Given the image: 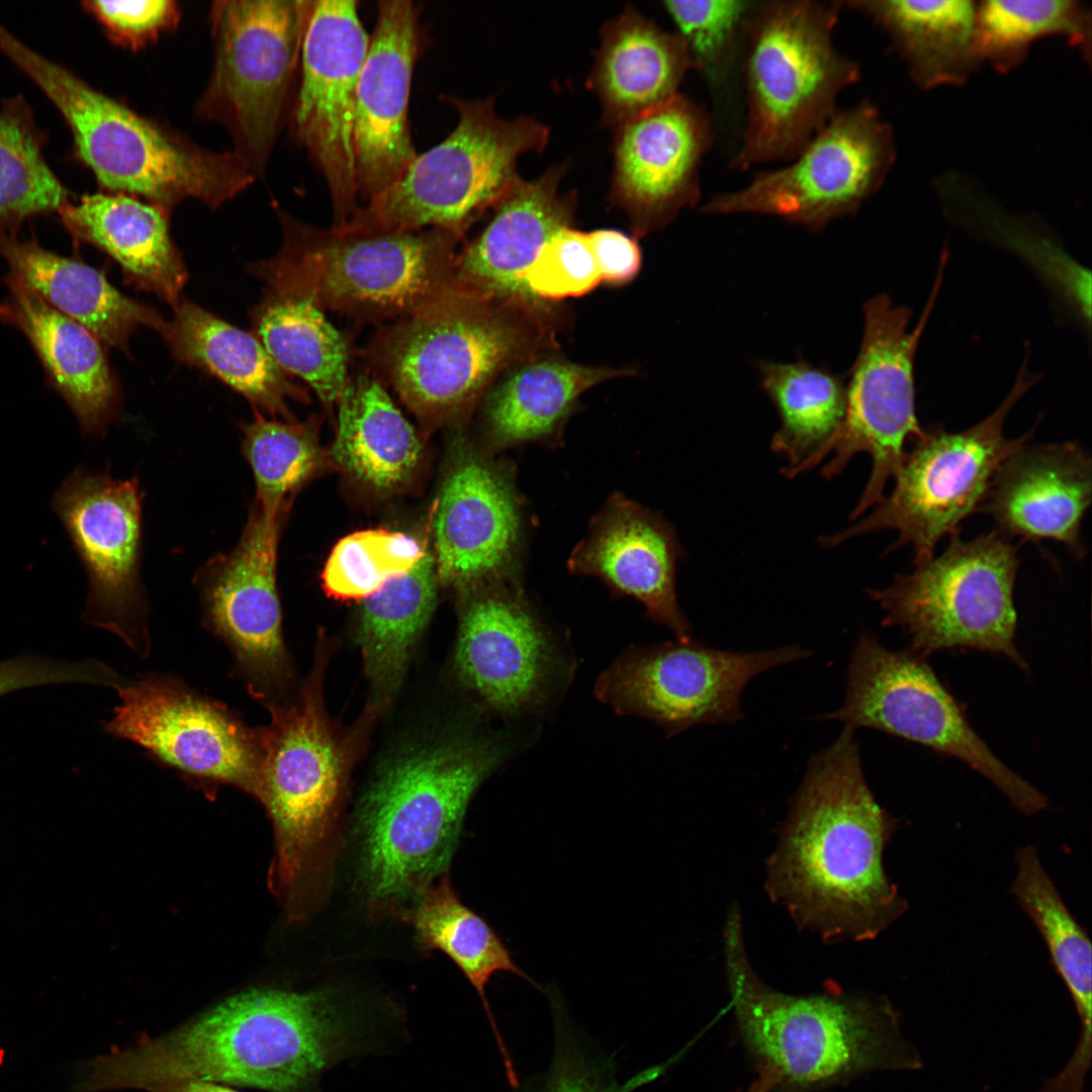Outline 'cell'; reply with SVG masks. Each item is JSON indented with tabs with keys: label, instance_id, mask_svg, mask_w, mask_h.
Here are the masks:
<instances>
[{
	"label": "cell",
	"instance_id": "cell-22",
	"mask_svg": "<svg viewBox=\"0 0 1092 1092\" xmlns=\"http://www.w3.org/2000/svg\"><path fill=\"white\" fill-rule=\"evenodd\" d=\"M714 141L706 108L680 93L616 127L610 197L637 236L697 204L701 166Z\"/></svg>",
	"mask_w": 1092,
	"mask_h": 1092
},
{
	"label": "cell",
	"instance_id": "cell-47",
	"mask_svg": "<svg viewBox=\"0 0 1092 1092\" xmlns=\"http://www.w3.org/2000/svg\"><path fill=\"white\" fill-rule=\"evenodd\" d=\"M530 293L548 302L583 295L601 282L588 233L566 226L541 248L523 276Z\"/></svg>",
	"mask_w": 1092,
	"mask_h": 1092
},
{
	"label": "cell",
	"instance_id": "cell-25",
	"mask_svg": "<svg viewBox=\"0 0 1092 1092\" xmlns=\"http://www.w3.org/2000/svg\"><path fill=\"white\" fill-rule=\"evenodd\" d=\"M565 166H553L541 177L521 179L493 207L480 235L457 255L451 287L494 302L551 311V303L534 297L523 276L542 246L570 226L576 194L561 192Z\"/></svg>",
	"mask_w": 1092,
	"mask_h": 1092
},
{
	"label": "cell",
	"instance_id": "cell-3",
	"mask_svg": "<svg viewBox=\"0 0 1092 1092\" xmlns=\"http://www.w3.org/2000/svg\"><path fill=\"white\" fill-rule=\"evenodd\" d=\"M724 950L743 1042L760 1068L770 1065L779 1072L778 1087L815 1090L874 1070L920 1066L886 998L846 993L833 984L809 995L767 986L749 964L736 906L725 923Z\"/></svg>",
	"mask_w": 1092,
	"mask_h": 1092
},
{
	"label": "cell",
	"instance_id": "cell-28",
	"mask_svg": "<svg viewBox=\"0 0 1092 1092\" xmlns=\"http://www.w3.org/2000/svg\"><path fill=\"white\" fill-rule=\"evenodd\" d=\"M677 557L667 526L628 500H614L575 551L571 566L635 598L648 617L688 641L692 629L675 595Z\"/></svg>",
	"mask_w": 1092,
	"mask_h": 1092
},
{
	"label": "cell",
	"instance_id": "cell-31",
	"mask_svg": "<svg viewBox=\"0 0 1092 1092\" xmlns=\"http://www.w3.org/2000/svg\"><path fill=\"white\" fill-rule=\"evenodd\" d=\"M58 211L75 240L108 254L131 283L173 307L179 303L187 273L171 237L168 210L128 194L103 192Z\"/></svg>",
	"mask_w": 1092,
	"mask_h": 1092
},
{
	"label": "cell",
	"instance_id": "cell-1",
	"mask_svg": "<svg viewBox=\"0 0 1092 1092\" xmlns=\"http://www.w3.org/2000/svg\"><path fill=\"white\" fill-rule=\"evenodd\" d=\"M331 988L253 989L195 1020L86 1063L76 1092L140 1089L197 1079L269 1092H321L322 1076L352 1058L388 1052L404 1035Z\"/></svg>",
	"mask_w": 1092,
	"mask_h": 1092
},
{
	"label": "cell",
	"instance_id": "cell-37",
	"mask_svg": "<svg viewBox=\"0 0 1092 1092\" xmlns=\"http://www.w3.org/2000/svg\"><path fill=\"white\" fill-rule=\"evenodd\" d=\"M487 400V420L502 445L550 434L581 393L630 369L580 365L541 352L509 369Z\"/></svg>",
	"mask_w": 1092,
	"mask_h": 1092
},
{
	"label": "cell",
	"instance_id": "cell-17",
	"mask_svg": "<svg viewBox=\"0 0 1092 1092\" xmlns=\"http://www.w3.org/2000/svg\"><path fill=\"white\" fill-rule=\"evenodd\" d=\"M809 654L799 645L732 652L692 639L631 647L600 675L595 694L615 712L646 718L674 736L695 725L739 721L749 680Z\"/></svg>",
	"mask_w": 1092,
	"mask_h": 1092
},
{
	"label": "cell",
	"instance_id": "cell-8",
	"mask_svg": "<svg viewBox=\"0 0 1092 1092\" xmlns=\"http://www.w3.org/2000/svg\"><path fill=\"white\" fill-rule=\"evenodd\" d=\"M552 315L451 286L387 331L382 371L417 416L439 421L469 410L507 370L553 345Z\"/></svg>",
	"mask_w": 1092,
	"mask_h": 1092
},
{
	"label": "cell",
	"instance_id": "cell-45",
	"mask_svg": "<svg viewBox=\"0 0 1092 1092\" xmlns=\"http://www.w3.org/2000/svg\"><path fill=\"white\" fill-rule=\"evenodd\" d=\"M754 1H665L663 6L689 52L693 70L713 88L722 86L735 63L740 66L747 22Z\"/></svg>",
	"mask_w": 1092,
	"mask_h": 1092
},
{
	"label": "cell",
	"instance_id": "cell-18",
	"mask_svg": "<svg viewBox=\"0 0 1092 1092\" xmlns=\"http://www.w3.org/2000/svg\"><path fill=\"white\" fill-rule=\"evenodd\" d=\"M104 730L127 739L183 776L256 796L259 727L170 675L123 681Z\"/></svg>",
	"mask_w": 1092,
	"mask_h": 1092
},
{
	"label": "cell",
	"instance_id": "cell-26",
	"mask_svg": "<svg viewBox=\"0 0 1092 1092\" xmlns=\"http://www.w3.org/2000/svg\"><path fill=\"white\" fill-rule=\"evenodd\" d=\"M1091 496L1092 461L1082 445L1026 443L997 470L978 512L1009 539L1054 540L1083 558L1081 527Z\"/></svg>",
	"mask_w": 1092,
	"mask_h": 1092
},
{
	"label": "cell",
	"instance_id": "cell-4",
	"mask_svg": "<svg viewBox=\"0 0 1092 1092\" xmlns=\"http://www.w3.org/2000/svg\"><path fill=\"white\" fill-rule=\"evenodd\" d=\"M507 752L494 739H447L400 752L380 770L359 810L360 877L373 903L413 902L446 874L467 806Z\"/></svg>",
	"mask_w": 1092,
	"mask_h": 1092
},
{
	"label": "cell",
	"instance_id": "cell-6",
	"mask_svg": "<svg viewBox=\"0 0 1092 1092\" xmlns=\"http://www.w3.org/2000/svg\"><path fill=\"white\" fill-rule=\"evenodd\" d=\"M22 72L65 117L76 156L106 192L143 197L168 211L187 198L215 209L256 179L233 151L202 148L39 54L24 60Z\"/></svg>",
	"mask_w": 1092,
	"mask_h": 1092
},
{
	"label": "cell",
	"instance_id": "cell-39",
	"mask_svg": "<svg viewBox=\"0 0 1092 1092\" xmlns=\"http://www.w3.org/2000/svg\"><path fill=\"white\" fill-rule=\"evenodd\" d=\"M251 321L255 336L284 372L305 381L326 404L339 401L348 384V348L321 307L266 288Z\"/></svg>",
	"mask_w": 1092,
	"mask_h": 1092
},
{
	"label": "cell",
	"instance_id": "cell-12",
	"mask_svg": "<svg viewBox=\"0 0 1092 1092\" xmlns=\"http://www.w3.org/2000/svg\"><path fill=\"white\" fill-rule=\"evenodd\" d=\"M311 0H218L210 8L213 66L195 115L230 132L258 178L282 129Z\"/></svg>",
	"mask_w": 1092,
	"mask_h": 1092
},
{
	"label": "cell",
	"instance_id": "cell-27",
	"mask_svg": "<svg viewBox=\"0 0 1092 1092\" xmlns=\"http://www.w3.org/2000/svg\"><path fill=\"white\" fill-rule=\"evenodd\" d=\"M520 509L509 479L478 458L447 476L434 522L438 580L471 586L506 569L517 550Z\"/></svg>",
	"mask_w": 1092,
	"mask_h": 1092
},
{
	"label": "cell",
	"instance_id": "cell-48",
	"mask_svg": "<svg viewBox=\"0 0 1092 1092\" xmlns=\"http://www.w3.org/2000/svg\"><path fill=\"white\" fill-rule=\"evenodd\" d=\"M86 9L112 41L132 51L144 49L175 29L180 8L173 0L85 1Z\"/></svg>",
	"mask_w": 1092,
	"mask_h": 1092
},
{
	"label": "cell",
	"instance_id": "cell-35",
	"mask_svg": "<svg viewBox=\"0 0 1092 1092\" xmlns=\"http://www.w3.org/2000/svg\"><path fill=\"white\" fill-rule=\"evenodd\" d=\"M1015 862L1011 893L1040 932L1081 1020L1076 1051L1054 1083L1061 1092H1083L1091 1061V943L1041 866L1036 849L1031 845L1019 848Z\"/></svg>",
	"mask_w": 1092,
	"mask_h": 1092
},
{
	"label": "cell",
	"instance_id": "cell-21",
	"mask_svg": "<svg viewBox=\"0 0 1092 1092\" xmlns=\"http://www.w3.org/2000/svg\"><path fill=\"white\" fill-rule=\"evenodd\" d=\"M284 512L253 503L236 547L212 557L196 582L205 626L229 647L249 694L268 706L290 674L276 584Z\"/></svg>",
	"mask_w": 1092,
	"mask_h": 1092
},
{
	"label": "cell",
	"instance_id": "cell-51",
	"mask_svg": "<svg viewBox=\"0 0 1092 1092\" xmlns=\"http://www.w3.org/2000/svg\"><path fill=\"white\" fill-rule=\"evenodd\" d=\"M588 238L602 281L623 285L638 274L641 252L635 240L616 230H597Z\"/></svg>",
	"mask_w": 1092,
	"mask_h": 1092
},
{
	"label": "cell",
	"instance_id": "cell-11",
	"mask_svg": "<svg viewBox=\"0 0 1092 1092\" xmlns=\"http://www.w3.org/2000/svg\"><path fill=\"white\" fill-rule=\"evenodd\" d=\"M1031 384L1021 372L999 407L971 428L924 430L906 448L891 493L864 518L820 537L819 543L831 549L862 534L895 530L898 539L887 552L911 546L914 564L932 558L937 542L960 531L963 521L979 511L1004 461L1032 438L1033 429L1014 439L1004 435L1008 413Z\"/></svg>",
	"mask_w": 1092,
	"mask_h": 1092
},
{
	"label": "cell",
	"instance_id": "cell-40",
	"mask_svg": "<svg viewBox=\"0 0 1092 1092\" xmlns=\"http://www.w3.org/2000/svg\"><path fill=\"white\" fill-rule=\"evenodd\" d=\"M437 580L434 557L425 550L408 572L364 600L358 643L365 674L378 696L387 698L398 689L412 648L434 611Z\"/></svg>",
	"mask_w": 1092,
	"mask_h": 1092
},
{
	"label": "cell",
	"instance_id": "cell-16",
	"mask_svg": "<svg viewBox=\"0 0 1092 1092\" xmlns=\"http://www.w3.org/2000/svg\"><path fill=\"white\" fill-rule=\"evenodd\" d=\"M931 305L912 331L911 310L895 305L886 294L876 295L863 307V336L845 386L843 419L806 469L832 454L821 470L822 476L830 479L840 474L854 455H870L872 471L850 515L852 521L883 498L906 445L924 432L915 408L914 359Z\"/></svg>",
	"mask_w": 1092,
	"mask_h": 1092
},
{
	"label": "cell",
	"instance_id": "cell-5",
	"mask_svg": "<svg viewBox=\"0 0 1092 1092\" xmlns=\"http://www.w3.org/2000/svg\"><path fill=\"white\" fill-rule=\"evenodd\" d=\"M842 0L754 1L741 56L746 121L730 169L789 162L858 82L859 65L835 46Z\"/></svg>",
	"mask_w": 1092,
	"mask_h": 1092
},
{
	"label": "cell",
	"instance_id": "cell-24",
	"mask_svg": "<svg viewBox=\"0 0 1092 1092\" xmlns=\"http://www.w3.org/2000/svg\"><path fill=\"white\" fill-rule=\"evenodd\" d=\"M455 661L489 708L518 718L547 704L561 667L555 639L516 594L482 596L468 606Z\"/></svg>",
	"mask_w": 1092,
	"mask_h": 1092
},
{
	"label": "cell",
	"instance_id": "cell-13",
	"mask_svg": "<svg viewBox=\"0 0 1092 1092\" xmlns=\"http://www.w3.org/2000/svg\"><path fill=\"white\" fill-rule=\"evenodd\" d=\"M259 726L256 797L273 822L276 887L292 895L326 867L348 771V750L324 712L315 672Z\"/></svg>",
	"mask_w": 1092,
	"mask_h": 1092
},
{
	"label": "cell",
	"instance_id": "cell-10",
	"mask_svg": "<svg viewBox=\"0 0 1092 1092\" xmlns=\"http://www.w3.org/2000/svg\"><path fill=\"white\" fill-rule=\"evenodd\" d=\"M959 532L937 557L896 575L887 587L867 590L885 612L882 625L899 627L909 650L922 657L970 648L1006 656L1028 672L1015 645L1017 550L996 530L970 540Z\"/></svg>",
	"mask_w": 1092,
	"mask_h": 1092
},
{
	"label": "cell",
	"instance_id": "cell-49",
	"mask_svg": "<svg viewBox=\"0 0 1092 1092\" xmlns=\"http://www.w3.org/2000/svg\"><path fill=\"white\" fill-rule=\"evenodd\" d=\"M659 1072L660 1068L654 1067L619 1084L609 1076L606 1066L588 1058L577 1044L564 1037L559 1038L549 1075L537 1092H632Z\"/></svg>",
	"mask_w": 1092,
	"mask_h": 1092
},
{
	"label": "cell",
	"instance_id": "cell-36",
	"mask_svg": "<svg viewBox=\"0 0 1092 1092\" xmlns=\"http://www.w3.org/2000/svg\"><path fill=\"white\" fill-rule=\"evenodd\" d=\"M338 402L331 454L339 466L377 489L405 482L420 462L422 443L383 387L359 376L347 384Z\"/></svg>",
	"mask_w": 1092,
	"mask_h": 1092
},
{
	"label": "cell",
	"instance_id": "cell-7",
	"mask_svg": "<svg viewBox=\"0 0 1092 1092\" xmlns=\"http://www.w3.org/2000/svg\"><path fill=\"white\" fill-rule=\"evenodd\" d=\"M277 210L282 247L251 268L266 288L307 298L323 310L387 317L411 314L452 284L461 238L452 232L350 222L323 230Z\"/></svg>",
	"mask_w": 1092,
	"mask_h": 1092
},
{
	"label": "cell",
	"instance_id": "cell-52",
	"mask_svg": "<svg viewBox=\"0 0 1092 1092\" xmlns=\"http://www.w3.org/2000/svg\"><path fill=\"white\" fill-rule=\"evenodd\" d=\"M147 1092H240L226 1085L197 1079L173 1080L148 1087Z\"/></svg>",
	"mask_w": 1092,
	"mask_h": 1092
},
{
	"label": "cell",
	"instance_id": "cell-33",
	"mask_svg": "<svg viewBox=\"0 0 1092 1092\" xmlns=\"http://www.w3.org/2000/svg\"><path fill=\"white\" fill-rule=\"evenodd\" d=\"M173 308V317L160 333L179 362L215 376L247 398L258 413L286 417L287 400L303 397L254 333L186 299Z\"/></svg>",
	"mask_w": 1092,
	"mask_h": 1092
},
{
	"label": "cell",
	"instance_id": "cell-29",
	"mask_svg": "<svg viewBox=\"0 0 1092 1092\" xmlns=\"http://www.w3.org/2000/svg\"><path fill=\"white\" fill-rule=\"evenodd\" d=\"M6 283L9 294L0 305L1 318L26 337L82 432L104 435L116 415L119 389L102 342L16 278L7 275Z\"/></svg>",
	"mask_w": 1092,
	"mask_h": 1092
},
{
	"label": "cell",
	"instance_id": "cell-2",
	"mask_svg": "<svg viewBox=\"0 0 1092 1092\" xmlns=\"http://www.w3.org/2000/svg\"><path fill=\"white\" fill-rule=\"evenodd\" d=\"M854 732L811 757L766 863L769 898L826 942L874 939L907 909L883 866L897 822L867 784Z\"/></svg>",
	"mask_w": 1092,
	"mask_h": 1092
},
{
	"label": "cell",
	"instance_id": "cell-38",
	"mask_svg": "<svg viewBox=\"0 0 1092 1092\" xmlns=\"http://www.w3.org/2000/svg\"><path fill=\"white\" fill-rule=\"evenodd\" d=\"M405 919L413 925L421 949L445 952L477 992L493 1030L509 1082L511 1086H516L518 1077L489 1007L485 988L491 976L498 972L511 973L535 983L516 965L511 952L488 923L459 900L445 874L416 897L405 912Z\"/></svg>",
	"mask_w": 1092,
	"mask_h": 1092
},
{
	"label": "cell",
	"instance_id": "cell-53",
	"mask_svg": "<svg viewBox=\"0 0 1092 1092\" xmlns=\"http://www.w3.org/2000/svg\"><path fill=\"white\" fill-rule=\"evenodd\" d=\"M779 1082L780 1077L777 1071L770 1067H764L759 1070L757 1078L752 1081L746 1092H772Z\"/></svg>",
	"mask_w": 1092,
	"mask_h": 1092
},
{
	"label": "cell",
	"instance_id": "cell-30",
	"mask_svg": "<svg viewBox=\"0 0 1092 1092\" xmlns=\"http://www.w3.org/2000/svg\"><path fill=\"white\" fill-rule=\"evenodd\" d=\"M601 39L587 83L599 97L608 126L616 128L670 101L693 70L680 36L633 7L605 24Z\"/></svg>",
	"mask_w": 1092,
	"mask_h": 1092
},
{
	"label": "cell",
	"instance_id": "cell-14",
	"mask_svg": "<svg viewBox=\"0 0 1092 1092\" xmlns=\"http://www.w3.org/2000/svg\"><path fill=\"white\" fill-rule=\"evenodd\" d=\"M855 731L870 728L953 756L994 784L1018 810L1032 814L1048 800L1008 767L975 732L961 705L932 668L911 650L893 651L859 634L851 653L843 705L820 717Z\"/></svg>",
	"mask_w": 1092,
	"mask_h": 1092
},
{
	"label": "cell",
	"instance_id": "cell-44",
	"mask_svg": "<svg viewBox=\"0 0 1092 1092\" xmlns=\"http://www.w3.org/2000/svg\"><path fill=\"white\" fill-rule=\"evenodd\" d=\"M242 451L253 472L254 503L272 512H284L290 495L307 481L322 461L311 423H282L255 412L241 426Z\"/></svg>",
	"mask_w": 1092,
	"mask_h": 1092
},
{
	"label": "cell",
	"instance_id": "cell-23",
	"mask_svg": "<svg viewBox=\"0 0 1092 1092\" xmlns=\"http://www.w3.org/2000/svg\"><path fill=\"white\" fill-rule=\"evenodd\" d=\"M413 1L378 2L357 86L354 152L359 201L392 185L417 156L408 125L416 62L426 35Z\"/></svg>",
	"mask_w": 1092,
	"mask_h": 1092
},
{
	"label": "cell",
	"instance_id": "cell-19",
	"mask_svg": "<svg viewBox=\"0 0 1092 1092\" xmlns=\"http://www.w3.org/2000/svg\"><path fill=\"white\" fill-rule=\"evenodd\" d=\"M52 504L88 576L84 620L147 658L151 640L140 579L142 493L136 478L118 480L77 468Z\"/></svg>",
	"mask_w": 1092,
	"mask_h": 1092
},
{
	"label": "cell",
	"instance_id": "cell-43",
	"mask_svg": "<svg viewBox=\"0 0 1092 1092\" xmlns=\"http://www.w3.org/2000/svg\"><path fill=\"white\" fill-rule=\"evenodd\" d=\"M41 136L26 107L14 100L0 109V235L24 219L59 210L68 191L41 154Z\"/></svg>",
	"mask_w": 1092,
	"mask_h": 1092
},
{
	"label": "cell",
	"instance_id": "cell-42",
	"mask_svg": "<svg viewBox=\"0 0 1092 1092\" xmlns=\"http://www.w3.org/2000/svg\"><path fill=\"white\" fill-rule=\"evenodd\" d=\"M1062 36L1085 60L1091 56V13L1075 0L977 2L975 54L999 73L1018 67L1031 44L1046 36Z\"/></svg>",
	"mask_w": 1092,
	"mask_h": 1092
},
{
	"label": "cell",
	"instance_id": "cell-20",
	"mask_svg": "<svg viewBox=\"0 0 1092 1092\" xmlns=\"http://www.w3.org/2000/svg\"><path fill=\"white\" fill-rule=\"evenodd\" d=\"M370 36L352 0L311 1L301 52L300 85L291 113L294 139L326 180L334 226L360 208L354 152L358 79Z\"/></svg>",
	"mask_w": 1092,
	"mask_h": 1092
},
{
	"label": "cell",
	"instance_id": "cell-9",
	"mask_svg": "<svg viewBox=\"0 0 1092 1092\" xmlns=\"http://www.w3.org/2000/svg\"><path fill=\"white\" fill-rule=\"evenodd\" d=\"M447 99L458 115L453 131L417 154L392 185L347 222L404 232L442 229L461 237L522 179L518 158L541 153L548 143L545 124L528 116L504 119L492 98Z\"/></svg>",
	"mask_w": 1092,
	"mask_h": 1092
},
{
	"label": "cell",
	"instance_id": "cell-41",
	"mask_svg": "<svg viewBox=\"0 0 1092 1092\" xmlns=\"http://www.w3.org/2000/svg\"><path fill=\"white\" fill-rule=\"evenodd\" d=\"M760 384L777 407L781 426L770 447L786 459V477L806 471L809 462L838 429L845 412L843 381L805 361L762 362Z\"/></svg>",
	"mask_w": 1092,
	"mask_h": 1092
},
{
	"label": "cell",
	"instance_id": "cell-50",
	"mask_svg": "<svg viewBox=\"0 0 1092 1092\" xmlns=\"http://www.w3.org/2000/svg\"><path fill=\"white\" fill-rule=\"evenodd\" d=\"M118 674L98 661L65 662L39 656H19L0 661V697L13 691L42 685L89 682L114 687Z\"/></svg>",
	"mask_w": 1092,
	"mask_h": 1092
},
{
	"label": "cell",
	"instance_id": "cell-32",
	"mask_svg": "<svg viewBox=\"0 0 1092 1092\" xmlns=\"http://www.w3.org/2000/svg\"><path fill=\"white\" fill-rule=\"evenodd\" d=\"M0 255L16 278L53 307L91 331L103 345L128 353L140 327L166 321L152 306L119 292L99 270L42 248L35 240L0 235Z\"/></svg>",
	"mask_w": 1092,
	"mask_h": 1092
},
{
	"label": "cell",
	"instance_id": "cell-15",
	"mask_svg": "<svg viewBox=\"0 0 1092 1092\" xmlns=\"http://www.w3.org/2000/svg\"><path fill=\"white\" fill-rule=\"evenodd\" d=\"M896 159L891 125L870 100L837 109L786 166L712 196L705 214H764L817 233L856 212L883 185Z\"/></svg>",
	"mask_w": 1092,
	"mask_h": 1092
},
{
	"label": "cell",
	"instance_id": "cell-46",
	"mask_svg": "<svg viewBox=\"0 0 1092 1092\" xmlns=\"http://www.w3.org/2000/svg\"><path fill=\"white\" fill-rule=\"evenodd\" d=\"M425 550L413 537L383 529L341 539L323 572L326 592L341 600H365L388 580L408 572Z\"/></svg>",
	"mask_w": 1092,
	"mask_h": 1092
},
{
	"label": "cell",
	"instance_id": "cell-34",
	"mask_svg": "<svg viewBox=\"0 0 1092 1092\" xmlns=\"http://www.w3.org/2000/svg\"><path fill=\"white\" fill-rule=\"evenodd\" d=\"M889 37L922 89L962 85L980 65L975 54L977 2L842 0Z\"/></svg>",
	"mask_w": 1092,
	"mask_h": 1092
}]
</instances>
